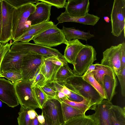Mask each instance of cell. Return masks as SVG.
<instances>
[{
  "label": "cell",
  "mask_w": 125,
  "mask_h": 125,
  "mask_svg": "<svg viewBox=\"0 0 125 125\" xmlns=\"http://www.w3.org/2000/svg\"><path fill=\"white\" fill-rule=\"evenodd\" d=\"M11 5L16 8L23 5L29 4L36 3L39 1L38 0H6Z\"/></svg>",
  "instance_id": "836d02e7"
},
{
  "label": "cell",
  "mask_w": 125,
  "mask_h": 125,
  "mask_svg": "<svg viewBox=\"0 0 125 125\" xmlns=\"http://www.w3.org/2000/svg\"><path fill=\"white\" fill-rule=\"evenodd\" d=\"M117 82L116 77H113L105 75L104 77L103 88L106 99L111 102L114 96L116 93L115 89Z\"/></svg>",
  "instance_id": "7402d4cb"
},
{
  "label": "cell",
  "mask_w": 125,
  "mask_h": 125,
  "mask_svg": "<svg viewBox=\"0 0 125 125\" xmlns=\"http://www.w3.org/2000/svg\"><path fill=\"white\" fill-rule=\"evenodd\" d=\"M95 64V70L92 72L94 78L103 88L104 78L105 75H107L113 77H116V75L113 70L109 67L99 63H96Z\"/></svg>",
  "instance_id": "603a6c76"
},
{
  "label": "cell",
  "mask_w": 125,
  "mask_h": 125,
  "mask_svg": "<svg viewBox=\"0 0 125 125\" xmlns=\"http://www.w3.org/2000/svg\"><path fill=\"white\" fill-rule=\"evenodd\" d=\"M1 2L2 23L0 43L5 44L12 40V21L15 8L6 0H1Z\"/></svg>",
  "instance_id": "30bf717a"
},
{
  "label": "cell",
  "mask_w": 125,
  "mask_h": 125,
  "mask_svg": "<svg viewBox=\"0 0 125 125\" xmlns=\"http://www.w3.org/2000/svg\"><path fill=\"white\" fill-rule=\"evenodd\" d=\"M89 6V0H68L65 11L70 16L83 17L88 13Z\"/></svg>",
  "instance_id": "2e32d148"
},
{
  "label": "cell",
  "mask_w": 125,
  "mask_h": 125,
  "mask_svg": "<svg viewBox=\"0 0 125 125\" xmlns=\"http://www.w3.org/2000/svg\"><path fill=\"white\" fill-rule=\"evenodd\" d=\"M122 44L121 53V72L125 67V43L123 42Z\"/></svg>",
  "instance_id": "ab89813d"
},
{
  "label": "cell",
  "mask_w": 125,
  "mask_h": 125,
  "mask_svg": "<svg viewBox=\"0 0 125 125\" xmlns=\"http://www.w3.org/2000/svg\"><path fill=\"white\" fill-rule=\"evenodd\" d=\"M100 18L97 16L87 13L84 16L74 17L68 15L65 11L62 13L57 18L58 23L65 22H74L85 25L94 26L98 22Z\"/></svg>",
  "instance_id": "ac0fdd59"
},
{
  "label": "cell",
  "mask_w": 125,
  "mask_h": 125,
  "mask_svg": "<svg viewBox=\"0 0 125 125\" xmlns=\"http://www.w3.org/2000/svg\"><path fill=\"white\" fill-rule=\"evenodd\" d=\"M39 125H50L48 123H47L46 122L45 120V122L43 124H40Z\"/></svg>",
  "instance_id": "f907efd6"
},
{
  "label": "cell",
  "mask_w": 125,
  "mask_h": 125,
  "mask_svg": "<svg viewBox=\"0 0 125 125\" xmlns=\"http://www.w3.org/2000/svg\"><path fill=\"white\" fill-rule=\"evenodd\" d=\"M29 113L31 119H34L38 115L35 109L30 108L29 110Z\"/></svg>",
  "instance_id": "ee69618b"
},
{
  "label": "cell",
  "mask_w": 125,
  "mask_h": 125,
  "mask_svg": "<svg viewBox=\"0 0 125 125\" xmlns=\"http://www.w3.org/2000/svg\"><path fill=\"white\" fill-rule=\"evenodd\" d=\"M12 82L14 84L16 95L21 106L35 110L41 109L33 89L31 87L30 81L21 80Z\"/></svg>",
  "instance_id": "3957f363"
},
{
  "label": "cell",
  "mask_w": 125,
  "mask_h": 125,
  "mask_svg": "<svg viewBox=\"0 0 125 125\" xmlns=\"http://www.w3.org/2000/svg\"><path fill=\"white\" fill-rule=\"evenodd\" d=\"M32 40L35 44L48 47L62 44L66 45L67 41L61 30L54 24L50 28L34 36Z\"/></svg>",
  "instance_id": "277c9868"
},
{
  "label": "cell",
  "mask_w": 125,
  "mask_h": 125,
  "mask_svg": "<svg viewBox=\"0 0 125 125\" xmlns=\"http://www.w3.org/2000/svg\"><path fill=\"white\" fill-rule=\"evenodd\" d=\"M109 116L112 125H125V107L112 105L110 108Z\"/></svg>",
  "instance_id": "44dd1931"
},
{
  "label": "cell",
  "mask_w": 125,
  "mask_h": 125,
  "mask_svg": "<svg viewBox=\"0 0 125 125\" xmlns=\"http://www.w3.org/2000/svg\"><path fill=\"white\" fill-rule=\"evenodd\" d=\"M2 103L1 101H0V107H2Z\"/></svg>",
  "instance_id": "816d5d0a"
},
{
  "label": "cell",
  "mask_w": 125,
  "mask_h": 125,
  "mask_svg": "<svg viewBox=\"0 0 125 125\" xmlns=\"http://www.w3.org/2000/svg\"><path fill=\"white\" fill-rule=\"evenodd\" d=\"M61 30L67 41L75 39L87 41L94 36V35L91 34L90 32H85L74 28H67L63 26Z\"/></svg>",
  "instance_id": "ffe728a7"
},
{
  "label": "cell",
  "mask_w": 125,
  "mask_h": 125,
  "mask_svg": "<svg viewBox=\"0 0 125 125\" xmlns=\"http://www.w3.org/2000/svg\"><path fill=\"white\" fill-rule=\"evenodd\" d=\"M62 125H98V122L93 114L73 118L64 122Z\"/></svg>",
  "instance_id": "cb8c5ba5"
},
{
  "label": "cell",
  "mask_w": 125,
  "mask_h": 125,
  "mask_svg": "<svg viewBox=\"0 0 125 125\" xmlns=\"http://www.w3.org/2000/svg\"><path fill=\"white\" fill-rule=\"evenodd\" d=\"M83 79L91 85L100 94L104 99H106L103 88L94 78L92 72L82 75Z\"/></svg>",
  "instance_id": "83f0119b"
},
{
  "label": "cell",
  "mask_w": 125,
  "mask_h": 125,
  "mask_svg": "<svg viewBox=\"0 0 125 125\" xmlns=\"http://www.w3.org/2000/svg\"><path fill=\"white\" fill-rule=\"evenodd\" d=\"M64 85L71 91L81 95L88 101L91 109L104 99L99 93L90 84L84 80L82 76H76L68 78Z\"/></svg>",
  "instance_id": "6da1fadb"
},
{
  "label": "cell",
  "mask_w": 125,
  "mask_h": 125,
  "mask_svg": "<svg viewBox=\"0 0 125 125\" xmlns=\"http://www.w3.org/2000/svg\"><path fill=\"white\" fill-rule=\"evenodd\" d=\"M2 15L1 0H0V41L1 39L2 29Z\"/></svg>",
  "instance_id": "7bdbcfd3"
},
{
  "label": "cell",
  "mask_w": 125,
  "mask_h": 125,
  "mask_svg": "<svg viewBox=\"0 0 125 125\" xmlns=\"http://www.w3.org/2000/svg\"><path fill=\"white\" fill-rule=\"evenodd\" d=\"M66 45L64 57L67 62L73 65L77 54L85 45L77 39L67 41Z\"/></svg>",
  "instance_id": "d6986e66"
},
{
  "label": "cell",
  "mask_w": 125,
  "mask_h": 125,
  "mask_svg": "<svg viewBox=\"0 0 125 125\" xmlns=\"http://www.w3.org/2000/svg\"><path fill=\"white\" fill-rule=\"evenodd\" d=\"M120 83L121 87V94L125 96V67L120 72L119 74L116 76Z\"/></svg>",
  "instance_id": "74e56055"
},
{
  "label": "cell",
  "mask_w": 125,
  "mask_h": 125,
  "mask_svg": "<svg viewBox=\"0 0 125 125\" xmlns=\"http://www.w3.org/2000/svg\"><path fill=\"white\" fill-rule=\"evenodd\" d=\"M1 74L5 77L12 82H15L22 80V77L21 73L19 72L9 71L1 72Z\"/></svg>",
  "instance_id": "d6a6232c"
},
{
  "label": "cell",
  "mask_w": 125,
  "mask_h": 125,
  "mask_svg": "<svg viewBox=\"0 0 125 125\" xmlns=\"http://www.w3.org/2000/svg\"><path fill=\"white\" fill-rule=\"evenodd\" d=\"M34 11L29 16L27 21L31 25L49 21L51 6L44 2L36 3Z\"/></svg>",
  "instance_id": "9a60e30c"
},
{
  "label": "cell",
  "mask_w": 125,
  "mask_h": 125,
  "mask_svg": "<svg viewBox=\"0 0 125 125\" xmlns=\"http://www.w3.org/2000/svg\"><path fill=\"white\" fill-rule=\"evenodd\" d=\"M67 96V98L69 100L75 102H81L84 99L79 94L71 91L70 94Z\"/></svg>",
  "instance_id": "f35d334b"
},
{
  "label": "cell",
  "mask_w": 125,
  "mask_h": 125,
  "mask_svg": "<svg viewBox=\"0 0 125 125\" xmlns=\"http://www.w3.org/2000/svg\"><path fill=\"white\" fill-rule=\"evenodd\" d=\"M55 98L61 102L68 98V96L61 91L57 92Z\"/></svg>",
  "instance_id": "b9f144b4"
},
{
  "label": "cell",
  "mask_w": 125,
  "mask_h": 125,
  "mask_svg": "<svg viewBox=\"0 0 125 125\" xmlns=\"http://www.w3.org/2000/svg\"><path fill=\"white\" fill-rule=\"evenodd\" d=\"M63 102L85 113L88 110L91 109L92 106L90 102L84 98L81 102L72 101L67 98L64 100Z\"/></svg>",
  "instance_id": "f1b7e54d"
},
{
  "label": "cell",
  "mask_w": 125,
  "mask_h": 125,
  "mask_svg": "<svg viewBox=\"0 0 125 125\" xmlns=\"http://www.w3.org/2000/svg\"><path fill=\"white\" fill-rule=\"evenodd\" d=\"M12 43L4 44L0 43V77H4L1 74V66L3 59L7 52L10 50Z\"/></svg>",
  "instance_id": "e575fe53"
},
{
  "label": "cell",
  "mask_w": 125,
  "mask_h": 125,
  "mask_svg": "<svg viewBox=\"0 0 125 125\" xmlns=\"http://www.w3.org/2000/svg\"><path fill=\"white\" fill-rule=\"evenodd\" d=\"M34 37V36L31 35H26L21 38L13 41L12 43V44L18 42H29L30 41L32 40Z\"/></svg>",
  "instance_id": "60d3db41"
},
{
  "label": "cell",
  "mask_w": 125,
  "mask_h": 125,
  "mask_svg": "<svg viewBox=\"0 0 125 125\" xmlns=\"http://www.w3.org/2000/svg\"><path fill=\"white\" fill-rule=\"evenodd\" d=\"M54 24V23L52 21H50L31 25L22 35L17 39H20L27 35H31L34 36L50 28Z\"/></svg>",
  "instance_id": "484cf974"
},
{
  "label": "cell",
  "mask_w": 125,
  "mask_h": 125,
  "mask_svg": "<svg viewBox=\"0 0 125 125\" xmlns=\"http://www.w3.org/2000/svg\"><path fill=\"white\" fill-rule=\"evenodd\" d=\"M37 117L40 124H42L45 123V120L44 116L42 114L38 115Z\"/></svg>",
  "instance_id": "7dc6e473"
},
{
  "label": "cell",
  "mask_w": 125,
  "mask_h": 125,
  "mask_svg": "<svg viewBox=\"0 0 125 125\" xmlns=\"http://www.w3.org/2000/svg\"><path fill=\"white\" fill-rule=\"evenodd\" d=\"M40 124L37 117L34 119L31 120L30 125H39Z\"/></svg>",
  "instance_id": "c3c4849f"
},
{
  "label": "cell",
  "mask_w": 125,
  "mask_h": 125,
  "mask_svg": "<svg viewBox=\"0 0 125 125\" xmlns=\"http://www.w3.org/2000/svg\"><path fill=\"white\" fill-rule=\"evenodd\" d=\"M73 71L68 64L62 66L58 71L55 77V82L62 83L68 78L74 76Z\"/></svg>",
  "instance_id": "4316f807"
},
{
  "label": "cell",
  "mask_w": 125,
  "mask_h": 125,
  "mask_svg": "<svg viewBox=\"0 0 125 125\" xmlns=\"http://www.w3.org/2000/svg\"><path fill=\"white\" fill-rule=\"evenodd\" d=\"M122 44L112 46L103 52L101 64L108 66L113 71L116 76L121 71V53Z\"/></svg>",
  "instance_id": "8fae6325"
},
{
  "label": "cell",
  "mask_w": 125,
  "mask_h": 125,
  "mask_svg": "<svg viewBox=\"0 0 125 125\" xmlns=\"http://www.w3.org/2000/svg\"><path fill=\"white\" fill-rule=\"evenodd\" d=\"M40 88L48 99L56 98L57 92L50 86L46 84L44 86Z\"/></svg>",
  "instance_id": "8d00e7d4"
},
{
  "label": "cell",
  "mask_w": 125,
  "mask_h": 125,
  "mask_svg": "<svg viewBox=\"0 0 125 125\" xmlns=\"http://www.w3.org/2000/svg\"><path fill=\"white\" fill-rule=\"evenodd\" d=\"M32 88L37 100L41 109L48 99V98L40 87L35 86Z\"/></svg>",
  "instance_id": "1f68e13d"
},
{
  "label": "cell",
  "mask_w": 125,
  "mask_h": 125,
  "mask_svg": "<svg viewBox=\"0 0 125 125\" xmlns=\"http://www.w3.org/2000/svg\"><path fill=\"white\" fill-rule=\"evenodd\" d=\"M112 34L118 37L125 27V0H115L110 15Z\"/></svg>",
  "instance_id": "52a82bcc"
},
{
  "label": "cell",
  "mask_w": 125,
  "mask_h": 125,
  "mask_svg": "<svg viewBox=\"0 0 125 125\" xmlns=\"http://www.w3.org/2000/svg\"><path fill=\"white\" fill-rule=\"evenodd\" d=\"M30 81L31 88L35 86L42 87L46 85V78L40 72L39 67L33 78Z\"/></svg>",
  "instance_id": "4dcf8cb0"
},
{
  "label": "cell",
  "mask_w": 125,
  "mask_h": 125,
  "mask_svg": "<svg viewBox=\"0 0 125 125\" xmlns=\"http://www.w3.org/2000/svg\"><path fill=\"white\" fill-rule=\"evenodd\" d=\"M61 103L64 122L85 115V113L78 109L63 102Z\"/></svg>",
  "instance_id": "d4e9b609"
},
{
  "label": "cell",
  "mask_w": 125,
  "mask_h": 125,
  "mask_svg": "<svg viewBox=\"0 0 125 125\" xmlns=\"http://www.w3.org/2000/svg\"><path fill=\"white\" fill-rule=\"evenodd\" d=\"M44 56L29 53L23 57L21 66L22 80L30 81L33 78L42 62Z\"/></svg>",
  "instance_id": "7c38bea8"
},
{
  "label": "cell",
  "mask_w": 125,
  "mask_h": 125,
  "mask_svg": "<svg viewBox=\"0 0 125 125\" xmlns=\"http://www.w3.org/2000/svg\"><path fill=\"white\" fill-rule=\"evenodd\" d=\"M62 92L67 96L71 93V91L64 85L62 89Z\"/></svg>",
  "instance_id": "bcb514c9"
},
{
  "label": "cell",
  "mask_w": 125,
  "mask_h": 125,
  "mask_svg": "<svg viewBox=\"0 0 125 125\" xmlns=\"http://www.w3.org/2000/svg\"><path fill=\"white\" fill-rule=\"evenodd\" d=\"M14 43L17 49L22 52L44 56H54L59 58L64 62H67L63 55L56 49L29 42H18Z\"/></svg>",
  "instance_id": "4fadbf2b"
},
{
  "label": "cell",
  "mask_w": 125,
  "mask_h": 125,
  "mask_svg": "<svg viewBox=\"0 0 125 125\" xmlns=\"http://www.w3.org/2000/svg\"><path fill=\"white\" fill-rule=\"evenodd\" d=\"M30 108L21 106L17 118L18 125H30L31 119L29 111Z\"/></svg>",
  "instance_id": "f546056e"
},
{
  "label": "cell",
  "mask_w": 125,
  "mask_h": 125,
  "mask_svg": "<svg viewBox=\"0 0 125 125\" xmlns=\"http://www.w3.org/2000/svg\"><path fill=\"white\" fill-rule=\"evenodd\" d=\"M5 55L1 66V72L13 71L21 73V66L23 57L29 53L18 50L13 44Z\"/></svg>",
  "instance_id": "ba28073f"
},
{
  "label": "cell",
  "mask_w": 125,
  "mask_h": 125,
  "mask_svg": "<svg viewBox=\"0 0 125 125\" xmlns=\"http://www.w3.org/2000/svg\"><path fill=\"white\" fill-rule=\"evenodd\" d=\"M113 105L111 102L104 99L96 105L93 110L98 122V125H112L109 116L110 108Z\"/></svg>",
  "instance_id": "e0dca14e"
},
{
  "label": "cell",
  "mask_w": 125,
  "mask_h": 125,
  "mask_svg": "<svg viewBox=\"0 0 125 125\" xmlns=\"http://www.w3.org/2000/svg\"><path fill=\"white\" fill-rule=\"evenodd\" d=\"M95 64H91L89 67L83 75L86 74L94 71L95 70Z\"/></svg>",
  "instance_id": "f6af8a7d"
},
{
  "label": "cell",
  "mask_w": 125,
  "mask_h": 125,
  "mask_svg": "<svg viewBox=\"0 0 125 125\" xmlns=\"http://www.w3.org/2000/svg\"><path fill=\"white\" fill-rule=\"evenodd\" d=\"M67 64V62L57 57L44 56L39 66L40 72L46 78V83H51L55 82L56 76L60 68Z\"/></svg>",
  "instance_id": "9c48e42d"
},
{
  "label": "cell",
  "mask_w": 125,
  "mask_h": 125,
  "mask_svg": "<svg viewBox=\"0 0 125 125\" xmlns=\"http://www.w3.org/2000/svg\"><path fill=\"white\" fill-rule=\"evenodd\" d=\"M97 53L91 45H85L76 58L73 72L75 75L82 76L90 66L96 60Z\"/></svg>",
  "instance_id": "5b68a950"
},
{
  "label": "cell",
  "mask_w": 125,
  "mask_h": 125,
  "mask_svg": "<svg viewBox=\"0 0 125 125\" xmlns=\"http://www.w3.org/2000/svg\"><path fill=\"white\" fill-rule=\"evenodd\" d=\"M35 9V5L32 3L14 8L12 21V36L13 41L20 38L31 26L27 19Z\"/></svg>",
  "instance_id": "7a4b0ae2"
},
{
  "label": "cell",
  "mask_w": 125,
  "mask_h": 125,
  "mask_svg": "<svg viewBox=\"0 0 125 125\" xmlns=\"http://www.w3.org/2000/svg\"><path fill=\"white\" fill-rule=\"evenodd\" d=\"M44 2L51 6H53L58 8H65L66 2V0H38Z\"/></svg>",
  "instance_id": "d590c367"
},
{
  "label": "cell",
  "mask_w": 125,
  "mask_h": 125,
  "mask_svg": "<svg viewBox=\"0 0 125 125\" xmlns=\"http://www.w3.org/2000/svg\"><path fill=\"white\" fill-rule=\"evenodd\" d=\"M0 100L8 106L14 107L19 105L14 83L0 78Z\"/></svg>",
  "instance_id": "5bb4252c"
},
{
  "label": "cell",
  "mask_w": 125,
  "mask_h": 125,
  "mask_svg": "<svg viewBox=\"0 0 125 125\" xmlns=\"http://www.w3.org/2000/svg\"><path fill=\"white\" fill-rule=\"evenodd\" d=\"M42 114L50 125H62L64 123L61 102L55 98L48 99L42 109Z\"/></svg>",
  "instance_id": "8992f818"
},
{
  "label": "cell",
  "mask_w": 125,
  "mask_h": 125,
  "mask_svg": "<svg viewBox=\"0 0 125 125\" xmlns=\"http://www.w3.org/2000/svg\"><path fill=\"white\" fill-rule=\"evenodd\" d=\"M104 20L107 23L109 22L111 20L109 19V17L107 16H105L104 17Z\"/></svg>",
  "instance_id": "681fc988"
}]
</instances>
